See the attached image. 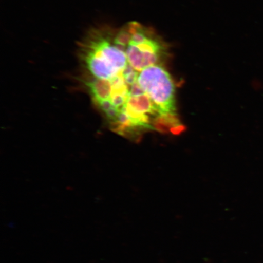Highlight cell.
<instances>
[{"label": "cell", "mask_w": 263, "mask_h": 263, "mask_svg": "<svg viewBox=\"0 0 263 263\" xmlns=\"http://www.w3.org/2000/svg\"><path fill=\"white\" fill-rule=\"evenodd\" d=\"M128 111L138 115L157 114L152 102L146 93L129 96L124 107Z\"/></svg>", "instance_id": "3"}, {"label": "cell", "mask_w": 263, "mask_h": 263, "mask_svg": "<svg viewBox=\"0 0 263 263\" xmlns=\"http://www.w3.org/2000/svg\"><path fill=\"white\" fill-rule=\"evenodd\" d=\"M114 32L135 70L140 72L149 66L159 65L166 49L151 29L133 22L120 29H114Z\"/></svg>", "instance_id": "1"}, {"label": "cell", "mask_w": 263, "mask_h": 263, "mask_svg": "<svg viewBox=\"0 0 263 263\" xmlns=\"http://www.w3.org/2000/svg\"><path fill=\"white\" fill-rule=\"evenodd\" d=\"M137 83L149 97L159 116L176 115L175 85L162 66L154 65L143 69L139 72Z\"/></svg>", "instance_id": "2"}, {"label": "cell", "mask_w": 263, "mask_h": 263, "mask_svg": "<svg viewBox=\"0 0 263 263\" xmlns=\"http://www.w3.org/2000/svg\"><path fill=\"white\" fill-rule=\"evenodd\" d=\"M86 84L97 103L101 101L110 100L112 93V87L109 81L94 78L87 82Z\"/></svg>", "instance_id": "4"}]
</instances>
